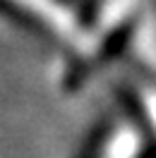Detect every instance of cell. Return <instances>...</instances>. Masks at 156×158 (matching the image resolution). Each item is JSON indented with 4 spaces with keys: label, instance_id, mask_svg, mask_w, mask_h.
Listing matches in <instances>:
<instances>
[{
    "label": "cell",
    "instance_id": "cell-1",
    "mask_svg": "<svg viewBox=\"0 0 156 158\" xmlns=\"http://www.w3.org/2000/svg\"><path fill=\"white\" fill-rule=\"evenodd\" d=\"M132 146H135L132 134L118 132V134H113V144L106 148L103 158H130L132 156Z\"/></svg>",
    "mask_w": 156,
    "mask_h": 158
}]
</instances>
